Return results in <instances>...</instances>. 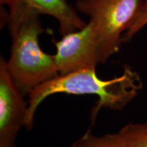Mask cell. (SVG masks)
Returning <instances> with one entry per match:
<instances>
[{"instance_id":"obj_4","label":"cell","mask_w":147,"mask_h":147,"mask_svg":"<svg viewBox=\"0 0 147 147\" xmlns=\"http://www.w3.org/2000/svg\"><path fill=\"white\" fill-rule=\"evenodd\" d=\"M53 42L56 48L53 57L59 74L96 68L100 63L96 30L90 20L81 29L64 34L59 40Z\"/></svg>"},{"instance_id":"obj_9","label":"cell","mask_w":147,"mask_h":147,"mask_svg":"<svg viewBox=\"0 0 147 147\" xmlns=\"http://www.w3.org/2000/svg\"><path fill=\"white\" fill-rule=\"evenodd\" d=\"M147 25V0L143 1L138 14L132 23L131 27L125 33L123 41L127 42L129 41L138 32Z\"/></svg>"},{"instance_id":"obj_1","label":"cell","mask_w":147,"mask_h":147,"mask_svg":"<svg viewBox=\"0 0 147 147\" xmlns=\"http://www.w3.org/2000/svg\"><path fill=\"white\" fill-rule=\"evenodd\" d=\"M142 82L138 74L125 67L120 76L103 80L97 76L96 68H87L59 74L40 84L29 93L28 111L25 127L31 129L39 106L47 97L59 93L97 95L98 101L92 111V122L100 109L121 110L138 93Z\"/></svg>"},{"instance_id":"obj_6","label":"cell","mask_w":147,"mask_h":147,"mask_svg":"<svg viewBox=\"0 0 147 147\" xmlns=\"http://www.w3.org/2000/svg\"><path fill=\"white\" fill-rule=\"evenodd\" d=\"M6 67L5 59H0V147H14L22 127L25 126L28 102Z\"/></svg>"},{"instance_id":"obj_7","label":"cell","mask_w":147,"mask_h":147,"mask_svg":"<svg viewBox=\"0 0 147 147\" xmlns=\"http://www.w3.org/2000/svg\"><path fill=\"white\" fill-rule=\"evenodd\" d=\"M69 147H131L119 132L95 136L87 132Z\"/></svg>"},{"instance_id":"obj_3","label":"cell","mask_w":147,"mask_h":147,"mask_svg":"<svg viewBox=\"0 0 147 147\" xmlns=\"http://www.w3.org/2000/svg\"><path fill=\"white\" fill-rule=\"evenodd\" d=\"M143 0H77L76 8L95 25L100 63L120 50L123 36L138 14Z\"/></svg>"},{"instance_id":"obj_5","label":"cell","mask_w":147,"mask_h":147,"mask_svg":"<svg viewBox=\"0 0 147 147\" xmlns=\"http://www.w3.org/2000/svg\"><path fill=\"white\" fill-rule=\"evenodd\" d=\"M1 3L9 7L6 21L9 33L21 22L34 16L48 15L55 18L62 35L78 30L87 23L67 0H1Z\"/></svg>"},{"instance_id":"obj_2","label":"cell","mask_w":147,"mask_h":147,"mask_svg":"<svg viewBox=\"0 0 147 147\" xmlns=\"http://www.w3.org/2000/svg\"><path fill=\"white\" fill-rule=\"evenodd\" d=\"M45 32L40 16H34L21 22L10 33L11 52L5 64L24 95L59 75L53 55L44 52L40 47L39 36Z\"/></svg>"},{"instance_id":"obj_8","label":"cell","mask_w":147,"mask_h":147,"mask_svg":"<svg viewBox=\"0 0 147 147\" xmlns=\"http://www.w3.org/2000/svg\"><path fill=\"white\" fill-rule=\"evenodd\" d=\"M119 132L131 147H147V123H130Z\"/></svg>"}]
</instances>
